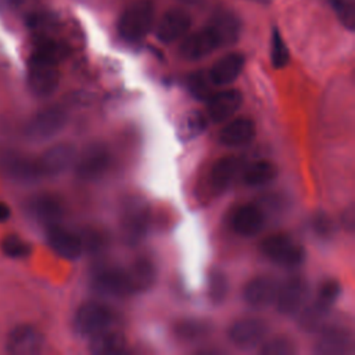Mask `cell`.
Instances as JSON below:
<instances>
[{"label": "cell", "mask_w": 355, "mask_h": 355, "mask_svg": "<svg viewBox=\"0 0 355 355\" xmlns=\"http://www.w3.org/2000/svg\"><path fill=\"white\" fill-rule=\"evenodd\" d=\"M10 4H12V6H19L24 0H7Z\"/></svg>", "instance_id": "b9f144b4"}, {"label": "cell", "mask_w": 355, "mask_h": 355, "mask_svg": "<svg viewBox=\"0 0 355 355\" xmlns=\"http://www.w3.org/2000/svg\"><path fill=\"white\" fill-rule=\"evenodd\" d=\"M302 309L304 311H302L301 319H300L301 326L305 330H311V331L320 330L330 313V308L319 304L318 301H315L312 305L304 306Z\"/></svg>", "instance_id": "f1b7e54d"}, {"label": "cell", "mask_w": 355, "mask_h": 355, "mask_svg": "<svg viewBox=\"0 0 355 355\" xmlns=\"http://www.w3.org/2000/svg\"><path fill=\"white\" fill-rule=\"evenodd\" d=\"M275 176H276V166L266 159L255 161L250 164L244 171V182L252 187L268 184L275 179Z\"/></svg>", "instance_id": "83f0119b"}, {"label": "cell", "mask_w": 355, "mask_h": 355, "mask_svg": "<svg viewBox=\"0 0 355 355\" xmlns=\"http://www.w3.org/2000/svg\"><path fill=\"white\" fill-rule=\"evenodd\" d=\"M211 79L204 72H196L189 76V89L198 100H207L211 93Z\"/></svg>", "instance_id": "e575fe53"}, {"label": "cell", "mask_w": 355, "mask_h": 355, "mask_svg": "<svg viewBox=\"0 0 355 355\" xmlns=\"http://www.w3.org/2000/svg\"><path fill=\"white\" fill-rule=\"evenodd\" d=\"M309 298V284L304 277H288L277 287L275 304L280 313L294 315L300 312Z\"/></svg>", "instance_id": "52a82bcc"}, {"label": "cell", "mask_w": 355, "mask_h": 355, "mask_svg": "<svg viewBox=\"0 0 355 355\" xmlns=\"http://www.w3.org/2000/svg\"><path fill=\"white\" fill-rule=\"evenodd\" d=\"M29 214L35 220L49 227L57 225L62 218L64 208L60 198L53 194H39L29 201Z\"/></svg>", "instance_id": "ffe728a7"}, {"label": "cell", "mask_w": 355, "mask_h": 355, "mask_svg": "<svg viewBox=\"0 0 355 355\" xmlns=\"http://www.w3.org/2000/svg\"><path fill=\"white\" fill-rule=\"evenodd\" d=\"M150 223V208L147 202L140 197H130L125 200L122 207L121 227L123 240L129 245L140 243L148 229Z\"/></svg>", "instance_id": "3957f363"}, {"label": "cell", "mask_w": 355, "mask_h": 355, "mask_svg": "<svg viewBox=\"0 0 355 355\" xmlns=\"http://www.w3.org/2000/svg\"><path fill=\"white\" fill-rule=\"evenodd\" d=\"M43 336L31 324H19L14 327L6 341L8 354L12 355H35L42 351Z\"/></svg>", "instance_id": "7c38bea8"}, {"label": "cell", "mask_w": 355, "mask_h": 355, "mask_svg": "<svg viewBox=\"0 0 355 355\" xmlns=\"http://www.w3.org/2000/svg\"><path fill=\"white\" fill-rule=\"evenodd\" d=\"M352 338L348 330L337 326L320 329L315 351L320 355H344L351 349Z\"/></svg>", "instance_id": "ac0fdd59"}, {"label": "cell", "mask_w": 355, "mask_h": 355, "mask_svg": "<svg viewBox=\"0 0 355 355\" xmlns=\"http://www.w3.org/2000/svg\"><path fill=\"white\" fill-rule=\"evenodd\" d=\"M92 284L98 293L105 295L123 297V295L132 294L126 270H122L118 268H111V266L98 268L92 275Z\"/></svg>", "instance_id": "4fadbf2b"}, {"label": "cell", "mask_w": 355, "mask_h": 355, "mask_svg": "<svg viewBox=\"0 0 355 355\" xmlns=\"http://www.w3.org/2000/svg\"><path fill=\"white\" fill-rule=\"evenodd\" d=\"M191 26V17L182 8H172L166 11L155 29L157 37L162 43H173L186 35Z\"/></svg>", "instance_id": "9a60e30c"}, {"label": "cell", "mask_w": 355, "mask_h": 355, "mask_svg": "<svg viewBox=\"0 0 355 355\" xmlns=\"http://www.w3.org/2000/svg\"><path fill=\"white\" fill-rule=\"evenodd\" d=\"M244 67V57L240 53H230L219 58L211 68L208 76L212 85L225 86L234 82Z\"/></svg>", "instance_id": "7402d4cb"}, {"label": "cell", "mask_w": 355, "mask_h": 355, "mask_svg": "<svg viewBox=\"0 0 355 355\" xmlns=\"http://www.w3.org/2000/svg\"><path fill=\"white\" fill-rule=\"evenodd\" d=\"M268 324L258 318H243L236 320L227 330L229 340L239 348H254L263 341Z\"/></svg>", "instance_id": "30bf717a"}, {"label": "cell", "mask_w": 355, "mask_h": 355, "mask_svg": "<svg viewBox=\"0 0 355 355\" xmlns=\"http://www.w3.org/2000/svg\"><path fill=\"white\" fill-rule=\"evenodd\" d=\"M49 245L57 252L60 257L65 259H76L80 257L83 251L82 237L67 230L65 227L57 225H51L46 227Z\"/></svg>", "instance_id": "e0dca14e"}, {"label": "cell", "mask_w": 355, "mask_h": 355, "mask_svg": "<svg viewBox=\"0 0 355 355\" xmlns=\"http://www.w3.org/2000/svg\"><path fill=\"white\" fill-rule=\"evenodd\" d=\"M67 123V111L60 105H49L37 111L26 123L25 136L32 141H43L55 136Z\"/></svg>", "instance_id": "277c9868"}, {"label": "cell", "mask_w": 355, "mask_h": 355, "mask_svg": "<svg viewBox=\"0 0 355 355\" xmlns=\"http://www.w3.org/2000/svg\"><path fill=\"white\" fill-rule=\"evenodd\" d=\"M1 251L10 258H25L31 254V244L17 234H8L1 241Z\"/></svg>", "instance_id": "1f68e13d"}, {"label": "cell", "mask_w": 355, "mask_h": 355, "mask_svg": "<svg viewBox=\"0 0 355 355\" xmlns=\"http://www.w3.org/2000/svg\"><path fill=\"white\" fill-rule=\"evenodd\" d=\"M222 47L216 33L212 31L209 25H205L202 29L189 35L183 39L179 53L184 60L196 61L207 57L216 49Z\"/></svg>", "instance_id": "8fae6325"}, {"label": "cell", "mask_w": 355, "mask_h": 355, "mask_svg": "<svg viewBox=\"0 0 355 355\" xmlns=\"http://www.w3.org/2000/svg\"><path fill=\"white\" fill-rule=\"evenodd\" d=\"M130 293H141L148 290L155 282V266L147 258H140L126 270Z\"/></svg>", "instance_id": "d4e9b609"}, {"label": "cell", "mask_w": 355, "mask_h": 355, "mask_svg": "<svg viewBox=\"0 0 355 355\" xmlns=\"http://www.w3.org/2000/svg\"><path fill=\"white\" fill-rule=\"evenodd\" d=\"M265 223V216L263 212L254 204H243L239 205L230 219L232 229L244 237H251L255 236L257 233L261 232Z\"/></svg>", "instance_id": "d6986e66"}, {"label": "cell", "mask_w": 355, "mask_h": 355, "mask_svg": "<svg viewBox=\"0 0 355 355\" xmlns=\"http://www.w3.org/2000/svg\"><path fill=\"white\" fill-rule=\"evenodd\" d=\"M183 1L190 3V4H197V3H200V1H202V0H183Z\"/></svg>", "instance_id": "7bdbcfd3"}, {"label": "cell", "mask_w": 355, "mask_h": 355, "mask_svg": "<svg viewBox=\"0 0 355 355\" xmlns=\"http://www.w3.org/2000/svg\"><path fill=\"white\" fill-rule=\"evenodd\" d=\"M211 331V326L207 322L198 319H186L176 324L175 333L179 338L184 341H193L208 336Z\"/></svg>", "instance_id": "f546056e"}, {"label": "cell", "mask_w": 355, "mask_h": 355, "mask_svg": "<svg viewBox=\"0 0 355 355\" xmlns=\"http://www.w3.org/2000/svg\"><path fill=\"white\" fill-rule=\"evenodd\" d=\"M227 290H229V284L225 273L218 269H214L209 273V280H208L209 300L215 304L222 302L227 295Z\"/></svg>", "instance_id": "4dcf8cb0"}, {"label": "cell", "mask_w": 355, "mask_h": 355, "mask_svg": "<svg viewBox=\"0 0 355 355\" xmlns=\"http://www.w3.org/2000/svg\"><path fill=\"white\" fill-rule=\"evenodd\" d=\"M57 64V60L40 53L32 54L28 67V85L35 96L47 97L55 92L60 83Z\"/></svg>", "instance_id": "7a4b0ae2"}, {"label": "cell", "mask_w": 355, "mask_h": 355, "mask_svg": "<svg viewBox=\"0 0 355 355\" xmlns=\"http://www.w3.org/2000/svg\"><path fill=\"white\" fill-rule=\"evenodd\" d=\"M270 58L275 68H283L288 62V50L284 44V40L280 32L275 28L272 33V46H270Z\"/></svg>", "instance_id": "836d02e7"}, {"label": "cell", "mask_w": 355, "mask_h": 355, "mask_svg": "<svg viewBox=\"0 0 355 355\" xmlns=\"http://www.w3.org/2000/svg\"><path fill=\"white\" fill-rule=\"evenodd\" d=\"M261 250L266 258L282 266H298L305 259V250L286 234H272L262 240Z\"/></svg>", "instance_id": "5b68a950"}, {"label": "cell", "mask_w": 355, "mask_h": 355, "mask_svg": "<svg viewBox=\"0 0 355 355\" xmlns=\"http://www.w3.org/2000/svg\"><path fill=\"white\" fill-rule=\"evenodd\" d=\"M154 4L150 0H139L128 6L119 17V36L130 43L141 40L153 28Z\"/></svg>", "instance_id": "6da1fadb"}, {"label": "cell", "mask_w": 355, "mask_h": 355, "mask_svg": "<svg viewBox=\"0 0 355 355\" xmlns=\"http://www.w3.org/2000/svg\"><path fill=\"white\" fill-rule=\"evenodd\" d=\"M75 159V148L71 144H55L47 148L36 161L40 176H55L68 169Z\"/></svg>", "instance_id": "5bb4252c"}, {"label": "cell", "mask_w": 355, "mask_h": 355, "mask_svg": "<svg viewBox=\"0 0 355 355\" xmlns=\"http://www.w3.org/2000/svg\"><path fill=\"white\" fill-rule=\"evenodd\" d=\"M340 295V284L338 282L329 279L326 282L322 283V286L318 290V297L315 301H318L319 304L331 308V305L334 304V301L337 300V297Z\"/></svg>", "instance_id": "8d00e7d4"}, {"label": "cell", "mask_w": 355, "mask_h": 355, "mask_svg": "<svg viewBox=\"0 0 355 355\" xmlns=\"http://www.w3.org/2000/svg\"><path fill=\"white\" fill-rule=\"evenodd\" d=\"M205 125H207V121L201 114L198 112L190 114L186 121V132L190 135H198L204 130Z\"/></svg>", "instance_id": "f35d334b"}, {"label": "cell", "mask_w": 355, "mask_h": 355, "mask_svg": "<svg viewBox=\"0 0 355 355\" xmlns=\"http://www.w3.org/2000/svg\"><path fill=\"white\" fill-rule=\"evenodd\" d=\"M340 22L349 31L355 28V4L354 0H329Z\"/></svg>", "instance_id": "d6a6232c"}, {"label": "cell", "mask_w": 355, "mask_h": 355, "mask_svg": "<svg viewBox=\"0 0 355 355\" xmlns=\"http://www.w3.org/2000/svg\"><path fill=\"white\" fill-rule=\"evenodd\" d=\"M239 168V161L234 157L219 158L209 172V182L214 190L223 191L229 187L232 180L236 176Z\"/></svg>", "instance_id": "484cf974"}, {"label": "cell", "mask_w": 355, "mask_h": 355, "mask_svg": "<svg viewBox=\"0 0 355 355\" xmlns=\"http://www.w3.org/2000/svg\"><path fill=\"white\" fill-rule=\"evenodd\" d=\"M343 219L348 225L349 230H352V226H354V211H352V208H349V209H347L344 212V218Z\"/></svg>", "instance_id": "60d3db41"}, {"label": "cell", "mask_w": 355, "mask_h": 355, "mask_svg": "<svg viewBox=\"0 0 355 355\" xmlns=\"http://www.w3.org/2000/svg\"><path fill=\"white\" fill-rule=\"evenodd\" d=\"M112 323V312L103 304L86 302L80 305L73 318V326L78 334L93 337L105 330Z\"/></svg>", "instance_id": "8992f818"}, {"label": "cell", "mask_w": 355, "mask_h": 355, "mask_svg": "<svg viewBox=\"0 0 355 355\" xmlns=\"http://www.w3.org/2000/svg\"><path fill=\"white\" fill-rule=\"evenodd\" d=\"M125 347V338L118 331H110L108 329L90 337V351L93 354H116Z\"/></svg>", "instance_id": "4316f807"}, {"label": "cell", "mask_w": 355, "mask_h": 355, "mask_svg": "<svg viewBox=\"0 0 355 355\" xmlns=\"http://www.w3.org/2000/svg\"><path fill=\"white\" fill-rule=\"evenodd\" d=\"M255 136V125L252 119L239 116L226 123L219 132V141L227 147H239L251 141Z\"/></svg>", "instance_id": "603a6c76"}, {"label": "cell", "mask_w": 355, "mask_h": 355, "mask_svg": "<svg viewBox=\"0 0 355 355\" xmlns=\"http://www.w3.org/2000/svg\"><path fill=\"white\" fill-rule=\"evenodd\" d=\"M110 162L111 154L104 144H90L76 161V175L82 180H96L107 172Z\"/></svg>", "instance_id": "9c48e42d"}, {"label": "cell", "mask_w": 355, "mask_h": 355, "mask_svg": "<svg viewBox=\"0 0 355 355\" xmlns=\"http://www.w3.org/2000/svg\"><path fill=\"white\" fill-rule=\"evenodd\" d=\"M0 169L7 179L17 183H32L42 178L37 161L14 150L0 154Z\"/></svg>", "instance_id": "ba28073f"}, {"label": "cell", "mask_w": 355, "mask_h": 355, "mask_svg": "<svg viewBox=\"0 0 355 355\" xmlns=\"http://www.w3.org/2000/svg\"><path fill=\"white\" fill-rule=\"evenodd\" d=\"M10 215H11L10 207L6 202L0 201V222H6L10 218Z\"/></svg>", "instance_id": "ab89813d"}, {"label": "cell", "mask_w": 355, "mask_h": 355, "mask_svg": "<svg viewBox=\"0 0 355 355\" xmlns=\"http://www.w3.org/2000/svg\"><path fill=\"white\" fill-rule=\"evenodd\" d=\"M261 354L263 355H291L295 352L294 344L284 337H275L262 344Z\"/></svg>", "instance_id": "d590c367"}, {"label": "cell", "mask_w": 355, "mask_h": 355, "mask_svg": "<svg viewBox=\"0 0 355 355\" xmlns=\"http://www.w3.org/2000/svg\"><path fill=\"white\" fill-rule=\"evenodd\" d=\"M212 31L216 33L220 46H230L236 43L240 35V22L239 19L229 11H218L214 14L208 22Z\"/></svg>", "instance_id": "cb8c5ba5"}, {"label": "cell", "mask_w": 355, "mask_h": 355, "mask_svg": "<svg viewBox=\"0 0 355 355\" xmlns=\"http://www.w3.org/2000/svg\"><path fill=\"white\" fill-rule=\"evenodd\" d=\"M312 227L320 239H331L336 233L334 220L324 212H319L313 216Z\"/></svg>", "instance_id": "74e56055"}, {"label": "cell", "mask_w": 355, "mask_h": 355, "mask_svg": "<svg viewBox=\"0 0 355 355\" xmlns=\"http://www.w3.org/2000/svg\"><path fill=\"white\" fill-rule=\"evenodd\" d=\"M254 1H258V3H262V4H266V3H269V0H254Z\"/></svg>", "instance_id": "ee69618b"}, {"label": "cell", "mask_w": 355, "mask_h": 355, "mask_svg": "<svg viewBox=\"0 0 355 355\" xmlns=\"http://www.w3.org/2000/svg\"><path fill=\"white\" fill-rule=\"evenodd\" d=\"M243 104V94L236 89L222 90L218 93L211 94L207 98V111L208 118L215 122H225L241 107Z\"/></svg>", "instance_id": "2e32d148"}, {"label": "cell", "mask_w": 355, "mask_h": 355, "mask_svg": "<svg viewBox=\"0 0 355 355\" xmlns=\"http://www.w3.org/2000/svg\"><path fill=\"white\" fill-rule=\"evenodd\" d=\"M277 287L276 282L269 277H254L243 290L244 301L252 308H266L275 302Z\"/></svg>", "instance_id": "44dd1931"}]
</instances>
